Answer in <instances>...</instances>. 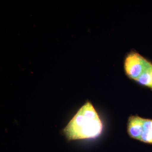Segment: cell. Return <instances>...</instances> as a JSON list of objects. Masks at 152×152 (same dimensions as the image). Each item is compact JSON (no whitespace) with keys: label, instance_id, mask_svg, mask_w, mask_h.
<instances>
[{"label":"cell","instance_id":"1","mask_svg":"<svg viewBox=\"0 0 152 152\" xmlns=\"http://www.w3.org/2000/svg\"><path fill=\"white\" fill-rule=\"evenodd\" d=\"M103 130L102 121L93 105L87 102L64 129L69 140L97 137Z\"/></svg>","mask_w":152,"mask_h":152},{"label":"cell","instance_id":"2","mask_svg":"<svg viewBox=\"0 0 152 152\" xmlns=\"http://www.w3.org/2000/svg\"><path fill=\"white\" fill-rule=\"evenodd\" d=\"M128 133L132 138L152 144V120L131 116L128 121Z\"/></svg>","mask_w":152,"mask_h":152}]
</instances>
